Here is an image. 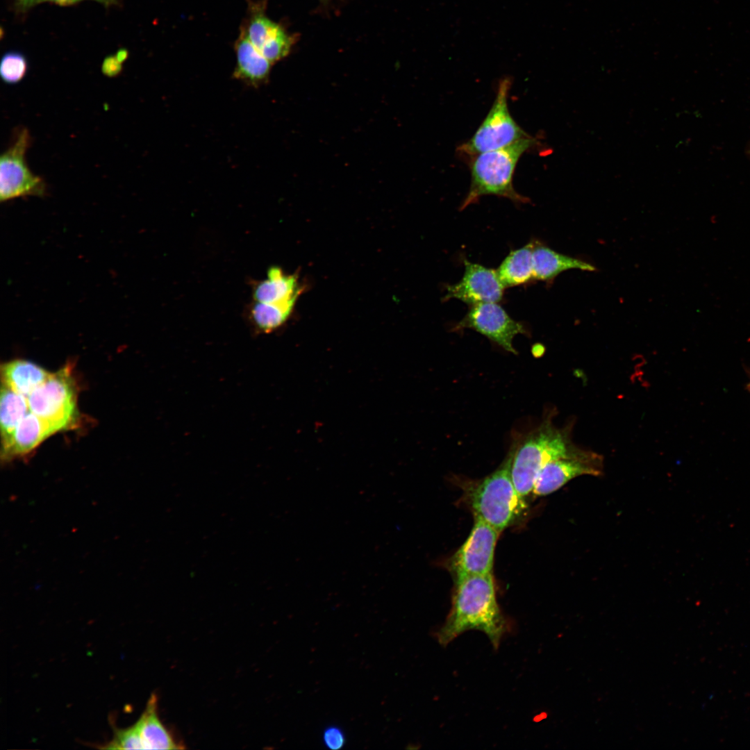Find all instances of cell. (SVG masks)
Returning <instances> with one entry per match:
<instances>
[{"label":"cell","mask_w":750,"mask_h":750,"mask_svg":"<svg viewBox=\"0 0 750 750\" xmlns=\"http://www.w3.org/2000/svg\"><path fill=\"white\" fill-rule=\"evenodd\" d=\"M510 629V623L497 603L492 573L455 581L451 610L435 636L440 644L446 647L464 632L478 630L497 649Z\"/></svg>","instance_id":"1"},{"label":"cell","mask_w":750,"mask_h":750,"mask_svg":"<svg viewBox=\"0 0 750 750\" xmlns=\"http://www.w3.org/2000/svg\"><path fill=\"white\" fill-rule=\"evenodd\" d=\"M541 143L530 136L506 147L487 151L471 158V183L460 210L478 202L481 197L494 195L516 203H527L529 199L513 187V176L520 158Z\"/></svg>","instance_id":"2"},{"label":"cell","mask_w":750,"mask_h":750,"mask_svg":"<svg viewBox=\"0 0 750 750\" xmlns=\"http://www.w3.org/2000/svg\"><path fill=\"white\" fill-rule=\"evenodd\" d=\"M571 428H557L548 419L515 443L511 476L522 497L532 492L538 474L547 462L565 457L577 448L570 440Z\"/></svg>","instance_id":"3"},{"label":"cell","mask_w":750,"mask_h":750,"mask_svg":"<svg viewBox=\"0 0 750 750\" xmlns=\"http://www.w3.org/2000/svg\"><path fill=\"white\" fill-rule=\"evenodd\" d=\"M515 449V443L500 467L481 481L471 494L474 517L481 518L500 533L526 507L524 497L517 492L511 476Z\"/></svg>","instance_id":"4"},{"label":"cell","mask_w":750,"mask_h":750,"mask_svg":"<svg viewBox=\"0 0 750 750\" xmlns=\"http://www.w3.org/2000/svg\"><path fill=\"white\" fill-rule=\"evenodd\" d=\"M27 399L30 411L47 422L56 432L73 428L78 422L77 387L68 365L51 373Z\"/></svg>","instance_id":"5"},{"label":"cell","mask_w":750,"mask_h":750,"mask_svg":"<svg viewBox=\"0 0 750 750\" xmlns=\"http://www.w3.org/2000/svg\"><path fill=\"white\" fill-rule=\"evenodd\" d=\"M512 83L508 77L498 84L493 103L485 119L457 151L470 158L482 153L497 150L530 137L516 122L508 108V94Z\"/></svg>","instance_id":"6"},{"label":"cell","mask_w":750,"mask_h":750,"mask_svg":"<svg viewBox=\"0 0 750 750\" xmlns=\"http://www.w3.org/2000/svg\"><path fill=\"white\" fill-rule=\"evenodd\" d=\"M32 144L27 128H18L11 143L0 158V200L8 201L18 197H44L47 185L44 179L33 173L26 160Z\"/></svg>","instance_id":"7"},{"label":"cell","mask_w":750,"mask_h":750,"mask_svg":"<svg viewBox=\"0 0 750 750\" xmlns=\"http://www.w3.org/2000/svg\"><path fill=\"white\" fill-rule=\"evenodd\" d=\"M500 533L474 517L472 531L449 562L455 581L474 575L492 573L495 547Z\"/></svg>","instance_id":"8"},{"label":"cell","mask_w":750,"mask_h":750,"mask_svg":"<svg viewBox=\"0 0 750 750\" xmlns=\"http://www.w3.org/2000/svg\"><path fill=\"white\" fill-rule=\"evenodd\" d=\"M471 328L513 354L517 351L512 345L518 334L528 335L524 325L512 319L498 303H482L471 306L465 316L453 330Z\"/></svg>","instance_id":"9"},{"label":"cell","mask_w":750,"mask_h":750,"mask_svg":"<svg viewBox=\"0 0 750 750\" xmlns=\"http://www.w3.org/2000/svg\"><path fill=\"white\" fill-rule=\"evenodd\" d=\"M603 468L601 456L577 447L569 455L547 462L538 474L532 492L539 497L549 494L578 476H599Z\"/></svg>","instance_id":"10"},{"label":"cell","mask_w":750,"mask_h":750,"mask_svg":"<svg viewBox=\"0 0 750 750\" xmlns=\"http://www.w3.org/2000/svg\"><path fill=\"white\" fill-rule=\"evenodd\" d=\"M241 31L257 50L272 65L286 57L294 43V38L265 12V4L250 6L248 19Z\"/></svg>","instance_id":"11"},{"label":"cell","mask_w":750,"mask_h":750,"mask_svg":"<svg viewBox=\"0 0 750 750\" xmlns=\"http://www.w3.org/2000/svg\"><path fill=\"white\" fill-rule=\"evenodd\" d=\"M465 272L461 280L446 286L442 300L458 299L469 306L502 301L506 288L497 271L479 264L464 260Z\"/></svg>","instance_id":"12"},{"label":"cell","mask_w":750,"mask_h":750,"mask_svg":"<svg viewBox=\"0 0 750 750\" xmlns=\"http://www.w3.org/2000/svg\"><path fill=\"white\" fill-rule=\"evenodd\" d=\"M56 433L47 422L29 411L17 426L9 444L1 449V459L8 461L25 456Z\"/></svg>","instance_id":"13"},{"label":"cell","mask_w":750,"mask_h":750,"mask_svg":"<svg viewBox=\"0 0 750 750\" xmlns=\"http://www.w3.org/2000/svg\"><path fill=\"white\" fill-rule=\"evenodd\" d=\"M533 267L535 281L553 283L560 273L572 269L594 272L596 267L583 260L560 253L534 240Z\"/></svg>","instance_id":"14"},{"label":"cell","mask_w":750,"mask_h":750,"mask_svg":"<svg viewBox=\"0 0 750 750\" xmlns=\"http://www.w3.org/2000/svg\"><path fill=\"white\" fill-rule=\"evenodd\" d=\"M235 49L237 62L233 77L253 87L265 83L272 64L257 50L242 31Z\"/></svg>","instance_id":"15"},{"label":"cell","mask_w":750,"mask_h":750,"mask_svg":"<svg viewBox=\"0 0 750 750\" xmlns=\"http://www.w3.org/2000/svg\"><path fill=\"white\" fill-rule=\"evenodd\" d=\"M42 367L24 360H15L1 366L2 385L26 398L49 376Z\"/></svg>","instance_id":"16"},{"label":"cell","mask_w":750,"mask_h":750,"mask_svg":"<svg viewBox=\"0 0 750 750\" xmlns=\"http://www.w3.org/2000/svg\"><path fill=\"white\" fill-rule=\"evenodd\" d=\"M267 278L256 284L253 290L255 301L283 303L297 300L301 292L296 275H289L278 267H270Z\"/></svg>","instance_id":"17"},{"label":"cell","mask_w":750,"mask_h":750,"mask_svg":"<svg viewBox=\"0 0 750 750\" xmlns=\"http://www.w3.org/2000/svg\"><path fill=\"white\" fill-rule=\"evenodd\" d=\"M534 240L525 246L511 251L496 270L506 288L525 285L535 281L533 267Z\"/></svg>","instance_id":"18"},{"label":"cell","mask_w":750,"mask_h":750,"mask_svg":"<svg viewBox=\"0 0 750 750\" xmlns=\"http://www.w3.org/2000/svg\"><path fill=\"white\" fill-rule=\"evenodd\" d=\"M157 697L152 694L138 720L135 722L144 749H177L180 747L162 724L158 715Z\"/></svg>","instance_id":"19"},{"label":"cell","mask_w":750,"mask_h":750,"mask_svg":"<svg viewBox=\"0 0 750 750\" xmlns=\"http://www.w3.org/2000/svg\"><path fill=\"white\" fill-rule=\"evenodd\" d=\"M29 411L28 399L26 397L1 385L0 397L1 449L9 444L17 426Z\"/></svg>","instance_id":"20"},{"label":"cell","mask_w":750,"mask_h":750,"mask_svg":"<svg viewBox=\"0 0 750 750\" xmlns=\"http://www.w3.org/2000/svg\"><path fill=\"white\" fill-rule=\"evenodd\" d=\"M297 300L283 303L255 301L251 317L255 326L262 333H269L281 326L290 315Z\"/></svg>","instance_id":"21"},{"label":"cell","mask_w":750,"mask_h":750,"mask_svg":"<svg viewBox=\"0 0 750 750\" xmlns=\"http://www.w3.org/2000/svg\"><path fill=\"white\" fill-rule=\"evenodd\" d=\"M28 69L27 58L20 51H9L1 57L0 75L6 84L19 83L26 75Z\"/></svg>","instance_id":"22"},{"label":"cell","mask_w":750,"mask_h":750,"mask_svg":"<svg viewBox=\"0 0 750 750\" xmlns=\"http://www.w3.org/2000/svg\"><path fill=\"white\" fill-rule=\"evenodd\" d=\"M106 749H144L138 727L135 723L125 728H114L112 739L100 746Z\"/></svg>","instance_id":"23"},{"label":"cell","mask_w":750,"mask_h":750,"mask_svg":"<svg viewBox=\"0 0 750 750\" xmlns=\"http://www.w3.org/2000/svg\"><path fill=\"white\" fill-rule=\"evenodd\" d=\"M85 0H15L14 7L17 12L24 13L38 4L44 2L53 3L60 6H70ZM108 7L117 4V0H92Z\"/></svg>","instance_id":"24"},{"label":"cell","mask_w":750,"mask_h":750,"mask_svg":"<svg viewBox=\"0 0 750 750\" xmlns=\"http://www.w3.org/2000/svg\"><path fill=\"white\" fill-rule=\"evenodd\" d=\"M323 741L327 748L338 750L345 744V736L340 728L330 726L324 731Z\"/></svg>","instance_id":"25"},{"label":"cell","mask_w":750,"mask_h":750,"mask_svg":"<svg viewBox=\"0 0 750 750\" xmlns=\"http://www.w3.org/2000/svg\"><path fill=\"white\" fill-rule=\"evenodd\" d=\"M122 64L123 63L118 60L115 55L106 56L101 65V72L108 77H116L122 72Z\"/></svg>","instance_id":"26"},{"label":"cell","mask_w":750,"mask_h":750,"mask_svg":"<svg viewBox=\"0 0 750 750\" xmlns=\"http://www.w3.org/2000/svg\"><path fill=\"white\" fill-rule=\"evenodd\" d=\"M115 55L118 60L123 63L126 60L128 56V51L126 49L122 48L119 49Z\"/></svg>","instance_id":"27"},{"label":"cell","mask_w":750,"mask_h":750,"mask_svg":"<svg viewBox=\"0 0 750 750\" xmlns=\"http://www.w3.org/2000/svg\"><path fill=\"white\" fill-rule=\"evenodd\" d=\"M747 390L750 392V378H749V381L747 384Z\"/></svg>","instance_id":"28"}]
</instances>
